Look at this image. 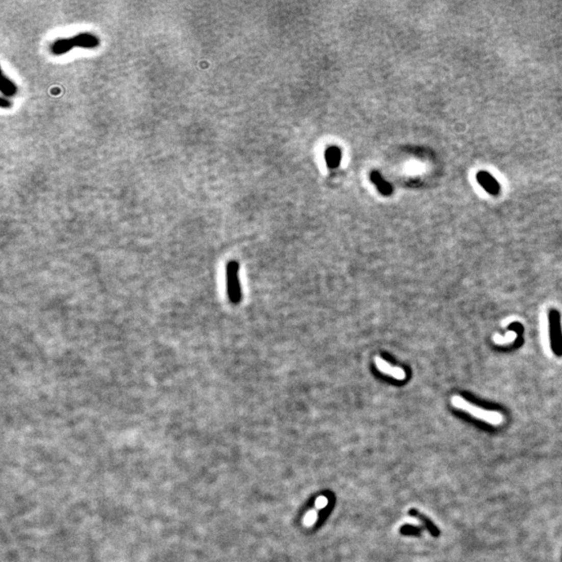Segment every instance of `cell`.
Here are the masks:
<instances>
[{"label": "cell", "instance_id": "cell-11", "mask_svg": "<svg viewBox=\"0 0 562 562\" xmlns=\"http://www.w3.org/2000/svg\"><path fill=\"white\" fill-rule=\"evenodd\" d=\"M410 514H411V516H413V517H416V518L418 517L419 519H421V520H422V521H423V522H424V523L426 524L427 528H428V529L430 530V532H431V533H432L433 535H438V533H439V530H438V529H437L436 527H434V525H432V523H430V522H429V521H428V520H427V519H426V518H425L424 516L420 515V513H418V512H417V510H415V509H412V510H411V512H410Z\"/></svg>", "mask_w": 562, "mask_h": 562}, {"label": "cell", "instance_id": "cell-1", "mask_svg": "<svg viewBox=\"0 0 562 562\" xmlns=\"http://www.w3.org/2000/svg\"><path fill=\"white\" fill-rule=\"evenodd\" d=\"M100 44V41L97 36L92 33H80L71 38L58 39L50 45V53L54 56H63L66 55L74 48H86L94 49L97 48Z\"/></svg>", "mask_w": 562, "mask_h": 562}, {"label": "cell", "instance_id": "cell-7", "mask_svg": "<svg viewBox=\"0 0 562 562\" xmlns=\"http://www.w3.org/2000/svg\"><path fill=\"white\" fill-rule=\"evenodd\" d=\"M2 93L3 97L9 99L18 93V87L6 73H3L2 76Z\"/></svg>", "mask_w": 562, "mask_h": 562}, {"label": "cell", "instance_id": "cell-8", "mask_svg": "<svg viewBox=\"0 0 562 562\" xmlns=\"http://www.w3.org/2000/svg\"><path fill=\"white\" fill-rule=\"evenodd\" d=\"M478 181L490 193L497 194V192L499 191L498 184L495 182L494 178L492 176H490V174H488V173H479Z\"/></svg>", "mask_w": 562, "mask_h": 562}, {"label": "cell", "instance_id": "cell-9", "mask_svg": "<svg viewBox=\"0 0 562 562\" xmlns=\"http://www.w3.org/2000/svg\"><path fill=\"white\" fill-rule=\"evenodd\" d=\"M517 337H518L517 331L512 330V331H509V332H508V334L506 335L505 338L496 335V336L494 337V341H495V343L498 344V345H506V344L513 343V342L517 339Z\"/></svg>", "mask_w": 562, "mask_h": 562}, {"label": "cell", "instance_id": "cell-2", "mask_svg": "<svg viewBox=\"0 0 562 562\" xmlns=\"http://www.w3.org/2000/svg\"><path fill=\"white\" fill-rule=\"evenodd\" d=\"M452 404L457 410L463 411L469 415H471L473 418L478 419L480 421H483L493 426L501 425L504 422V417L502 414L498 412H492L483 410V408L473 405L469 401H467L465 398L461 396H454L452 398Z\"/></svg>", "mask_w": 562, "mask_h": 562}, {"label": "cell", "instance_id": "cell-12", "mask_svg": "<svg viewBox=\"0 0 562 562\" xmlns=\"http://www.w3.org/2000/svg\"><path fill=\"white\" fill-rule=\"evenodd\" d=\"M12 106V102L9 98H6V97H3L2 98V108L3 109H8Z\"/></svg>", "mask_w": 562, "mask_h": 562}, {"label": "cell", "instance_id": "cell-6", "mask_svg": "<svg viewBox=\"0 0 562 562\" xmlns=\"http://www.w3.org/2000/svg\"><path fill=\"white\" fill-rule=\"evenodd\" d=\"M371 181L383 196H390L393 193V187L383 180V177L380 175L379 172L373 171L371 173Z\"/></svg>", "mask_w": 562, "mask_h": 562}, {"label": "cell", "instance_id": "cell-4", "mask_svg": "<svg viewBox=\"0 0 562 562\" xmlns=\"http://www.w3.org/2000/svg\"><path fill=\"white\" fill-rule=\"evenodd\" d=\"M375 363H376V366L377 368L383 372L386 373L398 380H404L406 378V373L403 369L401 368H396V367H393L391 366L389 363H387L386 361H383L381 357L377 356L375 359Z\"/></svg>", "mask_w": 562, "mask_h": 562}, {"label": "cell", "instance_id": "cell-3", "mask_svg": "<svg viewBox=\"0 0 562 562\" xmlns=\"http://www.w3.org/2000/svg\"><path fill=\"white\" fill-rule=\"evenodd\" d=\"M228 294L234 302H237L240 298L238 265L236 263H232L228 267Z\"/></svg>", "mask_w": 562, "mask_h": 562}, {"label": "cell", "instance_id": "cell-5", "mask_svg": "<svg viewBox=\"0 0 562 562\" xmlns=\"http://www.w3.org/2000/svg\"><path fill=\"white\" fill-rule=\"evenodd\" d=\"M325 160L327 167L329 169H335L339 167L342 161V151L339 147L332 146L329 147L325 152Z\"/></svg>", "mask_w": 562, "mask_h": 562}, {"label": "cell", "instance_id": "cell-10", "mask_svg": "<svg viewBox=\"0 0 562 562\" xmlns=\"http://www.w3.org/2000/svg\"><path fill=\"white\" fill-rule=\"evenodd\" d=\"M553 323H554V327H553V331H554V341H555V349L556 351H561V337H560V329H559V320L557 319V316L554 317V320H553Z\"/></svg>", "mask_w": 562, "mask_h": 562}]
</instances>
